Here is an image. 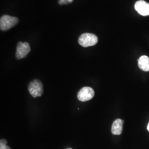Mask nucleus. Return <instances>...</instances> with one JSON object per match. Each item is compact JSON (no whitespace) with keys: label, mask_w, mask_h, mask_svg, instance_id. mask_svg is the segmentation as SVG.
<instances>
[{"label":"nucleus","mask_w":149,"mask_h":149,"mask_svg":"<svg viewBox=\"0 0 149 149\" xmlns=\"http://www.w3.org/2000/svg\"><path fill=\"white\" fill-rule=\"evenodd\" d=\"M147 129L149 132V123H148V127H147Z\"/></svg>","instance_id":"obj_12"},{"label":"nucleus","mask_w":149,"mask_h":149,"mask_svg":"<svg viewBox=\"0 0 149 149\" xmlns=\"http://www.w3.org/2000/svg\"><path fill=\"white\" fill-rule=\"evenodd\" d=\"M31 51V47L29 43H23L19 42L18 43L16 48V57L17 59L25 58Z\"/></svg>","instance_id":"obj_5"},{"label":"nucleus","mask_w":149,"mask_h":149,"mask_svg":"<svg viewBox=\"0 0 149 149\" xmlns=\"http://www.w3.org/2000/svg\"><path fill=\"white\" fill-rule=\"evenodd\" d=\"M0 149H11L10 146H7V145H3L0 144Z\"/></svg>","instance_id":"obj_10"},{"label":"nucleus","mask_w":149,"mask_h":149,"mask_svg":"<svg viewBox=\"0 0 149 149\" xmlns=\"http://www.w3.org/2000/svg\"><path fill=\"white\" fill-rule=\"evenodd\" d=\"M7 141L5 139H1L0 141V144H3V145H7Z\"/></svg>","instance_id":"obj_11"},{"label":"nucleus","mask_w":149,"mask_h":149,"mask_svg":"<svg viewBox=\"0 0 149 149\" xmlns=\"http://www.w3.org/2000/svg\"><path fill=\"white\" fill-rule=\"evenodd\" d=\"M95 96V91L90 87L82 88L77 93V98L81 102H86L91 100Z\"/></svg>","instance_id":"obj_4"},{"label":"nucleus","mask_w":149,"mask_h":149,"mask_svg":"<svg viewBox=\"0 0 149 149\" xmlns=\"http://www.w3.org/2000/svg\"><path fill=\"white\" fill-rule=\"evenodd\" d=\"M18 22V19L16 17L8 15L2 16L0 19V29L1 31H7L14 27Z\"/></svg>","instance_id":"obj_3"},{"label":"nucleus","mask_w":149,"mask_h":149,"mask_svg":"<svg viewBox=\"0 0 149 149\" xmlns=\"http://www.w3.org/2000/svg\"><path fill=\"white\" fill-rule=\"evenodd\" d=\"M28 91L34 98L40 97L43 93V86L42 82L39 80L32 81L28 85Z\"/></svg>","instance_id":"obj_2"},{"label":"nucleus","mask_w":149,"mask_h":149,"mask_svg":"<svg viewBox=\"0 0 149 149\" xmlns=\"http://www.w3.org/2000/svg\"><path fill=\"white\" fill-rule=\"evenodd\" d=\"M138 66L144 71H149V57L146 55L141 56L138 59Z\"/></svg>","instance_id":"obj_8"},{"label":"nucleus","mask_w":149,"mask_h":149,"mask_svg":"<svg viewBox=\"0 0 149 149\" xmlns=\"http://www.w3.org/2000/svg\"><path fill=\"white\" fill-rule=\"evenodd\" d=\"M134 7L140 15L149 16V3L144 0H140L135 3Z\"/></svg>","instance_id":"obj_6"},{"label":"nucleus","mask_w":149,"mask_h":149,"mask_svg":"<svg viewBox=\"0 0 149 149\" xmlns=\"http://www.w3.org/2000/svg\"><path fill=\"white\" fill-rule=\"evenodd\" d=\"M124 121L120 119H117L113 123L112 125V133L113 135H120L122 133L123 125Z\"/></svg>","instance_id":"obj_7"},{"label":"nucleus","mask_w":149,"mask_h":149,"mask_svg":"<svg viewBox=\"0 0 149 149\" xmlns=\"http://www.w3.org/2000/svg\"><path fill=\"white\" fill-rule=\"evenodd\" d=\"M74 0H59L58 1L59 5H66L68 3H71L73 2Z\"/></svg>","instance_id":"obj_9"},{"label":"nucleus","mask_w":149,"mask_h":149,"mask_svg":"<svg viewBox=\"0 0 149 149\" xmlns=\"http://www.w3.org/2000/svg\"><path fill=\"white\" fill-rule=\"evenodd\" d=\"M79 43L83 47H89L95 45L98 42V38L91 33H84L79 38Z\"/></svg>","instance_id":"obj_1"},{"label":"nucleus","mask_w":149,"mask_h":149,"mask_svg":"<svg viewBox=\"0 0 149 149\" xmlns=\"http://www.w3.org/2000/svg\"><path fill=\"white\" fill-rule=\"evenodd\" d=\"M72 149L71 148H69V149Z\"/></svg>","instance_id":"obj_13"}]
</instances>
